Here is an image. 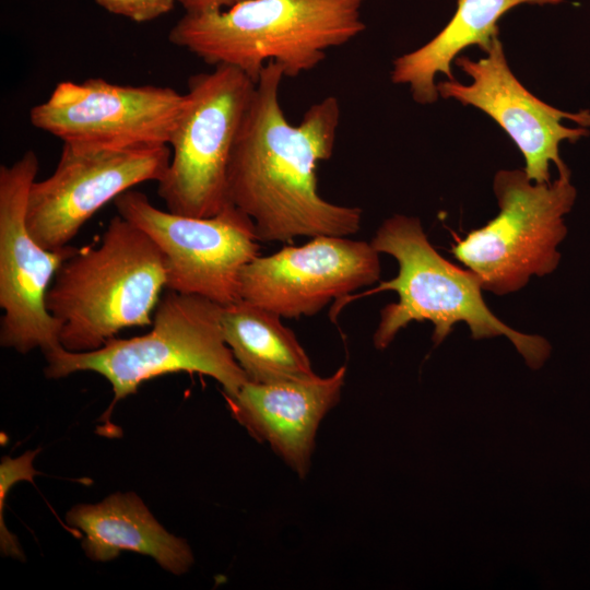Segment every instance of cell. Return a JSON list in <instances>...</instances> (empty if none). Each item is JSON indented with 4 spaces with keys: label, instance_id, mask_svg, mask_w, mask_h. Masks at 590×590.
<instances>
[{
    "label": "cell",
    "instance_id": "52a82bcc",
    "mask_svg": "<svg viewBox=\"0 0 590 590\" xmlns=\"http://www.w3.org/2000/svg\"><path fill=\"white\" fill-rule=\"evenodd\" d=\"M499 213L452 245V255L482 281L483 290L506 295L532 275L551 273L566 234L563 215L576 197L569 170L553 182L536 184L524 170H499L494 178Z\"/></svg>",
    "mask_w": 590,
    "mask_h": 590
},
{
    "label": "cell",
    "instance_id": "8992f818",
    "mask_svg": "<svg viewBox=\"0 0 590 590\" xmlns=\"http://www.w3.org/2000/svg\"><path fill=\"white\" fill-rule=\"evenodd\" d=\"M256 82L237 68L216 66L191 75L173 131L170 162L157 182L167 211L210 217L228 204V166Z\"/></svg>",
    "mask_w": 590,
    "mask_h": 590
},
{
    "label": "cell",
    "instance_id": "9a60e30c",
    "mask_svg": "<svg viewBox=\"0 0 590 590\" xmlns=\"http://www.w3.org/2000/svg\"><path fill=\"white\" fill-rule=\"evenodd\" d=\"M67 522L83 534L82 547L95 562H108L129 551L153 557L175 575L193 563L188 543L164 529L134 493H115L98 504L76 505Z\"/></svg>",
    "mask_w": 590,
    "mask_h": 590
},
{
    "label": "cell",
    "instance_id": "9c48e42d",
    "mask_svg": "<svg viewBox=\"0 0 590 590\" xmlns=\"http://www.w3.org/2000/svg\"><path fill=\"white\" fill-rule=\"evenodd\" d=\"M39 169L32 150L0 167V344L26 354L61 346L60 324L46 306L54 276L76 248L42 247L26 223L28 193Z\"/></svg>",
    "mask_w": 590,
    "mask_h": 590
},
{
    "label": "cell",
    "instance_id": "5bb4252c",
    "mask_svg": "<svg viewBox=\"0 0 590 590\" xmlns=\"http://www.w3.org/2000/svg\"><path fill=\"white\" fill-rule=\"evenodd\" d=\"M345 376L346 367L342 366L327 377L316 374L270 384L247 381L226 401L233 417L304 479L319 425L339 403Z\"/></svg>",
    "mask_w": 590,
    "mask_h": 590
},
{
    "label": "cell",
    "instance_id": "6da1fadb",
    "mask_svg": "<svg viewBox=\"0 0 590 590\" xmlns=\"http://www.w3.org/2000/svg\"><path fill=\"white\" fill-rule=\"evenodd\" d=\"M283 78L269 61L256 82L229 161V201L252 220L259 241L353 235L362 209L324 200L317 186V164L334 150L340 102L328 96L315 103L293 126L280 104Z\"/></svg>",
    "mask_w": 590,
    "mask_h": 590
},
{
    "label": "cell",
    "instance_id": "2e32d148",
    "mask_svg": "<svg viewBox=\"0 0 590 590\" xmlns=\"http://www.w3.org/2000/svg\"><path fill=\"white\" fill-rule=\"evenodd\" d=\"M562 0H457L449 23L424 46L393 60L391 81L408 84L413 99L422 105L438 99L437 73L455 80L451 63L467 47L487 51L498 38L497 22L510 9L522 4H556Z\"/></svg>",
    "mask_w": 590,
    "mask_h": 590
},
{
    "label": "cell",
    "instance_id": "7c38bea8",
    "mask_svg": "<svg viewBox=\"0 0 590 590\" xmlns=\"http://www.w3.org/2000/svg\"><path fill=\"white\" fill-rule=\"evenodd\" d=\"M378 255L370 243L315 236L303 246L256 257L241 271L239 295L282 318L314 316L332 299L377 282Z\"/></svg>",
    "mask_w": 590,
    "mask_h": 590
},
{
    "label": "cell",
    "instance_id": "e0dca14e",
    "mask_svg": "<svg viewBox=\"0 0 590 590\" xmlns=\"http://www.w3.org/2000/svg\"><path fill=\"white\" fill-rule=\"evenodd\" d=\"M279 315L245 299L223 307V337L248 381L270 384L315 376L295 333Z\"/></svg>",
    "mask_w": 590,
    "mask_h": 590
},
{
    "label": "cell",
    "instance_id": "5b68a950",
    "mask_svg": "<svg viewBox=\"0 0 590 590\" xmlns=\"http://www.w3.org/2000/svg\"><path fill=\"white\" fill-rule=\"evenodd\" d=\"M223 307L201 296L167 290L148 333L115 337L87 352L59 346L45 353V375L58 379L78 371L99 374L113 388L109 410L135 393L144 381L178 371L210 376L222 386L225 398H233L248 378L224 340Z\"/></svg>",
    "mask_w": 590,
    "mask_h": 590
},
{
    "label": "cell",
    "instance_id": "ba28073f",
    "mask_svg": "<svg viewBox=\"0 0 590 590\" xmlns=\"http://www.w3.org/2000/svg\"><path fill=\"white\" fill-rule=\"evenodd\" d=\"M119 215L144 231L161 249L166 288L222 306L238 299L243 269L260 256L252 220L234 204L210 217H190L154 206L130 189L114 200Z\"/></svg>",
    "mask_w": 590,
    "mask_h": 590
},
{
    "label": "cell",
    "instance_id": "d6986e66",
    "mask_svg": "<svg viewBox=\"0 0 590 590\" xmlns=\"http://www.w3.org/2000/svg\"><path fill=\"white\" fill-rule=\"evenodd\" d=\"M185 13H202L214 10H223L233 7L243 0H176Z\"/></svg>",
    "mask_w": 590,
    "mask_h": 590
},
{
    "label": "cell",
    "instance_id": "30bf717a",
    "mask_svg": "<svg viewBox=\"0 0 590 590\" xmlns=\"http://www.w3.org/2000/svg\"><path fill=\"white\" fill-rule=\"evenodd\" d=\"M169 145L115 149L63 143L50 176L31 187L26 223L45 249L69 246L82 226L121 193L165 175Z\"/></svg>",
    "mask_w": 590,
    "mask_h": 590
},
{
    "label": "cell",
    "instance_id": "8fae6325",
    "mask_svg": "<svg viewBox=\"0 0 590 590\" xmlns=\"http://www.w3.org/2000/svg\"><path fill=\"white\" fill-rule=\"evenodd\" d=\"M186 104L168 86L91 78L61 81L30 110L31 123L63 143L130 149L169 145Z\"/></svg>",
    "mask_w": 590,
    "mask_h": 590
},
{
    "label": "cell",
    "instance_id": "3957f363",
    "mask_svg": "<svg viewBox=\"0 0 590 590\" xmlns=\"http://www.w3.org/2000/svg\"><path fill=\"white\" fill-rule=\"evenodd\" d=\"M166 288L164 256L140 227L117 214L101 241L74 251L49 286L46 306L70 352L102 347L121 330L152 324Z\"/></svg>",
    "mask_w": 590,
    "mask_h": 590
},
{
    "label": "cell",
    "instance_id": "ac0fdd59",
    "mask_svg": "<svg viewBox=\"0 0 590 590\" xmlns=\"http://www.w3.org/2000/svg\"><path fill=\"white\" fill-rule=\"evenodd\" d=\"M104 10L137 23L153 21L170 12L176 0H94Z\"/></svg>",
    "mask_w": 590,
    "mask_h": 590
},
{
    "label": "cell",
    "instance_id": "7a4b0ae2",
    "mask_svg": "<svg viewBox=\"0 0 590 590\" xmlns=\"http://www.w3.org/2000/svg\"><path fill=\"white\" fill-rule=\"evenodd\" d=\"M364 0H243L231 8L185 13L168 40L203 62L229 66L257 82L269 61L285 78L316 68L329 48L359 35Z\"/></svg>",
    "mask_w": 590,
    "mask_h": 590
},
{
    "label": "cell",
    "instance_id": "4fadbf2b",
    "mask_svg": "<svg viewBox=\"0 0 590 590\" xmlns=\"http://www.w3.org/2000/svg\"><path fill=\"white\" fill-rule=\"evenodd\" d=\"M455 63L472 81L467 85L456 80L439 82L441 97L474 106L493 118L520 150L523 170L533 182H551V163L559 173L568 170L559 156V144L589 134L590 110L567 113L535 97L511 72L499 38L485 58L474 61L458 56Z\"/></svg>",
    "mask_w": 590,
    "mask_h": 590
},
{
    "label": "cell",
    "instance_id": "277c9868",
    "mask_svg": "<svg viewBox=\"0 0 590 590\" xmlns=\"http://www.w3.org/2000/svg\"><path fill=\"white\" fill-rule=\"evenodd\" d=\"M370 245L378 253L392 256L399 264L394 279L364 293L394 291L399 295L397 303L381 309L373 337L377 350L386 349L412 321L433 323L435 345L444 341L456 323L465 322L473 339L506 335L531 368L543 365L551 351L548 342L540 335L518 332L498 319L483 299L481 279L442 258L428 241L417 217L397 214L387 219Z\"/></svg>",
    "mask_w": 590,
    "mask_h": 590
}]
</instances>
